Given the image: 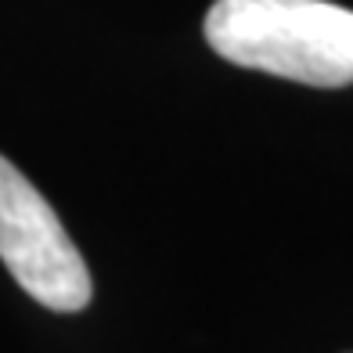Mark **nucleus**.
Returning <instances> with one entry per match:
<instances>
[{
    "mask_svg": "<svg viewBox=\"0 0 353 353\" xmlns=\"http://www.w3.org/2000/svg\"><path fill=\"white\" fill-rule=\"evenodd\" d=\"M205 43L231 65L292 83H353V11L328 0H216Z\"/></svg>",
    "mask_w": 353,
    "mask_h": 353,
    "instance_id": "1",
    "label": "nucleus"
},
{
    "mask_svg": "<svg viewBox=\"0 0 353 353\" xmlns=\"http://www.w3.org/2000/svg\"><path fill=\"white\" fill-rule=\"evenodd\" d=\"M0 260L37 303L54 314H79L90 303V270L26 173L0 155Z\"/></svg>",
    "mask_w": 353,
    "mask_h": 353,
    "instance_id": "2",
    "label": "nucleus"
}]
</instances>
